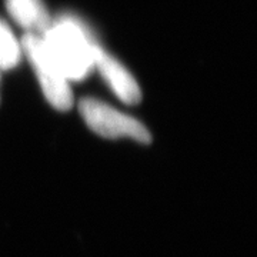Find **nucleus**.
Instances as JSON below:
<instances>
[{"instance_id": "20e7f679", "label": "nucleus", "mask_w": 257, "mask_h": 257, "mask_svg": "<svg viewBox=\"0 0 257 257\" xmlns=\"http://www.w3.org/2000/svg\"><path fill=\"white\" fill-rule=\"evenodd\" d=\"M94 67L99 69L101 77L109 84L113 93L126 104H138L142 100V92L136 79L127 69L99 45L96 47Z\"/></svg>"}, {"instance_id": "7ed1b4c3", "label": "nucleus", "mask_w": 257, "mask_h": 257, "mask_svg": "<svg viewBox=\"0 0 257 257\" xmlns=\"http://www.w3.org/2000/svg\"><path fill=\"white\" fill-rule=\"evenodd\" d=\"M84 123L94 133L106 139L128 138L139 143H149L152 136L145 124L126 113L116 110L104 101L86 97L79 103Z\"/></svg>"}, {"instance_id": "f03ea898", "label": "nucleus", "mask_w": 257, "mask_h": 257, "mask_svg": "<svg viewBox=\"0 0 257 257\" xmlns=\"http://www.w3.org/2000/svg\"><path fill=\"white\" fill-rule=\"evenodd\" d=\"M22 50L28 55L49 103L57 110H69L73 104V94L69 86L70 80L64 76L42 36L26 33L22 39Z\"/></svg>"}, {"instance_id": "39448f33", "label": "nucleus", "mask_w": 257, "mask_h": 257, "mask_svg": "<svg viewBox=\"0 0 257 257\" xmlns=\"http://www.w3.org/2000/svg\"><path fill=\"white\" fill-rule=\"evenodd\" d=\"M6 8L10 16L29 33L42 36L53 23L42 0H6Z\"/></svg>"}, {"instance_id": "f257e3e1", "label": "nucleus", "mask_w": 257, "mask_h": 257, "mask_svg": "<svg viewBox=\"0 0 257 257\" xmlns=\"http://www.w3.org/2000/svg\"><path fill=\"white\" fill-rule=\"evenodd\" d=\"M42 39L69 80L79 82L92 72L97 45L90 32L76 18L57 19Z\"/></svg>"}, {"instance_id": "423d86ee", "label": "nucleus", "mask_w": 257, "mask_h": 257, "mask_svg": "<svg viewBox=\"0 0 257 257\" xmlns=\"http://www.w3.org/2000/svg\"><path fill=\"white\" fill-rule=\"evenodd\" d=\"M22 56V45H19L9 26L0 19V70L16 67Z\"/></svg>"}]
</instances>
